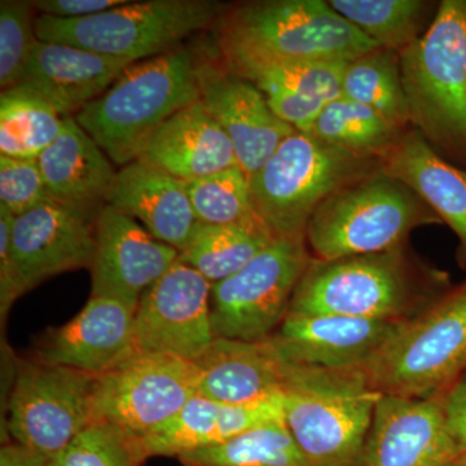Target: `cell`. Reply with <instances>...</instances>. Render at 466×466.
<instances>
[{
  "label": "cell",
  "instance_id": "cell-1",
  "mask_svg": "<svg viewBox=\"0 0 466 466\" xmlns=\"http://www.w3.org/2000/svg\"><path fill=\"white\" fill-rule=\"evenodd\" d=\"M198 56L182 47L126 67L101 96L75 116L110 161H137L156 131L179 110L200 101Z\"/></svg>",
  "mask_w": 466,
  "mask_h": 466
},
{
  "label": "cell",
  "instance_id": "cell-2",
  "mask_svg": "<svg viewBox=\"0 0 466 466\" xmlns=\"http://www.w3.org/2000/svg\"><path fill=\"white\" fill-rule=\"evenodd\" d=\"M280 391L285 425L309 465L358 466L383 395L363 368L325 370L287 361Z\"/></svg>",
  "mask_w": 466,
  "mask_h": 466
},
{
  "label": "cell",
  "instance_id": "cell-3",
  "mask_svg": "<svg viewBox=\"0 0 466 466\" xmlns=\"http://www.w3.org/2000/svg\"><path fill=\"white\" fill-rule=\"evenodd\" d=\"M410 124L441 156L466 165V0H444L400 52Z\"/></svg>",
  "mask_w": 466,
  "mask_h": 466
},
{
  "label": "cell",
  "instance_id": "cell-4",
  "mask_svg": "<svg viewBox=\"0 0 466 466\" xmlns=\"http://www.w3.org/2000/svg\"><path fill=\"white\" fill-rule=\"evenodd\" d=\"M222 56L349 63L379 46L323 0H260L225 8Z\"/></svg>",
  "mask_w": 466,
  "mask_h": 466
},
{
  "label": "cell",
  "instance_id": "cell-5",
  "mask_svg": "<svg viewBox=\"0 0 466 466\" xmlns=\"http://www.w3.org/2000/svg\"><path fill=\"white\" fill-rule=\"evenodd\" d=\"M379 168L377 158L352 155L296 131L250 177L251 195L274 238L306 240L309 220L321 204Z\"/></svg>",
  "mask_w": 466,
  "mask_h": 466
},
{
  "label": "cell",
  "instance_id": "cell-6",
  "mask_svg": "<svg viewBox=\"0 0 466 466\" xmlns=\"http://www.w3.org/2000/svg\"><path fill=\"white\" fill-rule=\"evenodd\" d=\"M441 223L410 187L381 168L334 193L306 229L312 258L333 260L403 248L422 225Z\"/></svg>",
  "mask_w": 466,
  "mask_h": 466
},
{
  "label": "cell",
  "instance_id": "cell-7",
  "mask_svg": "<svg viewBox=\"0 0 466 466\" xmlns=\"http://www.w3.org/2000/svg\"><path fill=\"white\" fill-rule=\"evenodd\" d=\"M225 8L211 0H130L75 20L39 15L34 26L38 41L139 63L182 47L184 39L217 25Z\"/></svg>",
  "mask_w": 466,
  "mask_h": 466
},
{
  "label": "cell",
  "instance_id": "cell-8",
  "mask_svg": "<svg viewBox=\"0 0 466 466\" xmlns=\"http://www.w3.org/2000/svg\"><path fill=\"white\" fill-rule=\"evenodd\" d=\"M385 395L429 400L466 372V283L434 299L363 367Z\"/></svg>",
  "mask_w": 466,
  "mask_h": 466
},
{
  "label": "cell",
  "instance_id": "cell-9",
  "mask_svg": "<svg viewBox=\"0 0 466 466\" xmlns=\"http://www.w3.org/2000/svg\"><path fill=\"white\" fill-rule=\"evenodd\" d=\"M421 296L419 276L403 248L333 260L312 258L288 314L407 320Z\"/></svg>",
  "mask_w": 466,
  "mask_h": 466
},
{
  "label": "cell",
  "instance_id": "cell-10",
  "mask_svg": "<svg viewBox=\"0 0 466 466\" xmlns=\"http://www.w3.org/2000/svg\"><path fill=\"white\" fill-rule=\"evenodd\" d=\"M198 370L167 354H131L97 375L91 424H104L137 441L167 424L198 394Z\"/></svg>",
  "mask_w": 466,
  "mask_h": 466
},
{
  "label": "cell",
  "instance_id": "cell-11",
  "mask_svg": "<svg viewBox=\"0 0 466 466\" xmlns=\"http://www.w3.org/2000/svg\"><path fill=\"white\" fill-rule=\"evenodd\" d=\"M311 260L306 240L276 238L240 271L211 285L214 337L262 341L274 336Z\"/></svg>",
  "mask_w": 466,
  "mask_h": 466
},
{
  "label": "cell",
  "instance_id": "cell-12",
  "mask_svg": "<svg viewBox=\"0 0 466 466\" xmlns=\"http://www.w3.org/2000/svg\"><path fill=\"white\" fill-rule=\"evenodd\" d=\"M97 375L36 360L17 367L7 404L15 443L51 460L91 425Z\"/></svg>",
  "mask_w": 466,
  "mask_h": 466
},
{
  "label": "cell",
  "instance_id": "cell-13",
  "mask_svg": "<svg viewBox=\"0 0 466 466\" xmlns=\"http://www.w3.org/2000/svg\"><path fill=\"white\" fill-rule=\"evenodd\" d=\"M211 285L177 259L137 303L131 354H167L191 361L201 357L216 339Z\"/></svg>",
  "mask_w": 466,
  "mask_h": 466
},
{
  "label": "cell",
  "instance_id": "cell-14",
  "mask_svg": "<svg viewBox=\"0 0 466 466\" xmlns=\"http://www.w3.org/2000/svg\"><path fill=\"white\" fill-rule=\"evenodd\" d=\"M198 79L202 106L228 135L250 179L296 130L275 115L256 85L225 63L198 58Z\"/></svg>",
  "mask_w": 466,
  "mask_h": 466
},
{
  "label": "cell",
  "instance_id": "cell-15",
  "mask_svg": "<svg viewBox=\"0 0 466 466\" xmlns=\"http://www.w3.org/2000/svg\"><path fill=\"white\" fill-rule=\"evenodd\" d=\"M177 259L175 248L153 238L133 217L106 205L95 225L91 297L137 305Z\"/></svg>",
  "mask_w": 466,
  "mask_h": 466
},
{
  "label": "cell",
  "instance_id": "cell-16",
  "mask_svg": "<svg viewBox=\"0 0 466 466\" xmlns=\"http://www.w3.org/2000/svg\"><path fill=\"white\" fill-rule=\"evenodd\" d=\"M96 220L46 201L15 219L12 258L23 293L64 272L91 268Z\"/></svg>",
  "mask_w": 466,
  "mask_h": 466
},
{
  "label": "cell",
  "instance_id": "cell-17",
  "mask_svg": "<svg viewBox=\"0 0 466 466\" xmlns=\"http://www.w3.org/2000/svg\"><path fill=\"white\" fill-rule=\"evenodd\" d=\"M458 455L437 397L383 394L358 466H444Z\"/></svg>",
  "mask_w": 466,
  "mask_h": 466
},
{
  "label": "cell",
  "instance_id": "cell-18",
  "mask_svg": "<svg viewBox=\"0 0 466 466\" xmlns=\"http://www.w3.org/2000/svg\"><path fill=\"white\" fill-rule=\"evenodd\" d=\"M404 321L288 314L271 337L290 363L325 370H359L390 341Z\"/></svg>",
  "mask_w": 466,
  "mask_h": 466
},
{
  "label": "cell",
  "instance_id": "cell-19",
  "mask_svg": "<svg viewBox=\"0 0 466 466\" xmlns=\"http://www.w3.org/2000/svg\"><path fill=\"white\" fill-rule=\"evenodd\" d=\"M137 305L109 297H91L69 323L52 328L33 360L101 375L133 351Z\"/></svg>",
  "mask_w": 466,
  "mask_h": 466
},
{
  "label": "cell",
  "instance_id": "cell-20",
  "mask_svg": "<svg viewBox=\"0 0 466 466\" xmlns=\"http://www.w3.org/2000/svg\"><path fill=\"white\" fill-rule=\"evenodd\" d=\"M284 421L281 391L251 403L222 404L200 394L189 400L167 424L133 441L140 461L155 456H179L218 446L260 426Z\"/></svg>",
  "mask_w": 466,
  "mask_h": 466
},
{
  "label": "cell",
  "instance_id": "cell-21",
  "mask_svg": "<svg viewBox=\"0 0 466 466\" xmlns=\"http://www.w3.org/2000/svg\"><path fill=\"white\" fill-rule=\"evenodd\" d=\"M51 200L96 220L108 204L116 171L75 116H63V130L36 158Z\"/></svg>",
  "mask_w": 466,
  "mask_h": 466
},
{
  "label": "cell",
  "instance_id": "cell-22",
  "mask_svg": "<svg viewBox=\"0 0 466 466\" xmlns=\"http://www.w3.org/2000/svg\"><path fill=\"white\" fill-rule=\"evenodd\" d=\"M131 64L75 46L36 41L21 85L50 100L61 116H76Z\"/></svg>",
  "mask_w": 466,
  "mask_h": 466
},
{
  "label": "cell",
  "instance_id": "cell-23",
  "mask_svg": "<svg viewBox=\"0 0 466 466\" xmlns=\"http://www.w3.org/2000/svg\"><path fill=\"white\" fill-rule=\"evenodd\" d=\"M193 363L198 394L222 404H245L280 392L285 359L272 337L262 341L214 339Z\"/></svg>",
  "mask_w": 466,
  "mask_h": 466
},
{
  "label": "cell",
  "instance_id": "cell-24",
  "mask_svg": "<svg viewBox=\"0 0 466 466\" xmlns=\"http://www.w3.org/2000/svg\"><path fill=\"white\" fill-rule=\"evenodd\" d=\"M379 164L456 233L466 257V168L444 158L417 130L401 131L380 156Z\"/></svg>",
  "mask_w": 466,
  "mask_h": 466
},
{
  "label": "cell",
  "instance_id": "cell-25",
  "mask_svg": "<svg viewBox=\"0 0 466 466\" xmlns=\"http://www.w3.org/2000/svg\"><path fill=\"white\" fill-rule=\"evenodd\" d=\"M137 159L182 182L238 165L228 135L201 101L168 118L149 137Z\"/></svg>",
  "mask_w": 466,
  "mask_h": 466
},
{
  "label": "cell",
  "instance_id": "cell-26",
  "mask_svg": "<svg viewBox=\"0 0 466 466\" xmlns=\"http://www.w3.org/2000/svg\"><path fill=\"white\" fill-rule=\"evenodd\" d=\"M106 205L133 217L179 253L198 223L182 180L139 159L116 171Z\"/></svg>",
  "mask_w": 466,
  "mask_h": 466
},
{
  "label": "cell",
  "instance_id": "cell-27",
  "mask_svg": "<svg viewBox=\"0 0 466 466\" xmlns=\"http://www.w3.org/2000/svg\"><path fill=\"white\" fill-rule=\"evenodd\" d=\"M223 63L265 94L312 97L329 103L342 95V76L348 63L275 60L249 56H222Z\"/></svg>",
  "mask_w": 466,
  "mask_h": 466
},
{
  "label": "cell",
  "instance_id": "cell-28",
  "mask_svg": "<svg viewBox=\"0 0 466 466\" xmlns=\"http://www.w3.org/2000/svg\"><path fill=\"white\" fill-rule=\"evenodd\" d=\"M63 130V116L33 88L15 86L0 94V155L36 159Z\"/></svg>",
  "mask_w": 466,
  "mask_h": 466
},
{
  "label": "cell",
  "instance_id": "cell-29",
  "mask_svg": "<svg viewBox=\"0 0 466 466\" xmlns=\"http://www.w3.org/2000/svg\"><path fill=\"white\" fill-rule=\"evenodd\" d=\"M341 96L375 110L395 130L403 131L410 124L397 51L377 48L349 61Z\"/></svg>",
  "mask_w": 466,
  "mask_h": 466
},
{
  "label": "cell",
  "instance_id": "cell-30",
  "mask_svg": "<svg viewBox=\"0 0 466 466\" xmlns=\"http://www.w3.org/2000/svg\"><path fill=\"white\" fill-rule=\"evenodd\" d=\"M183 184L198 223L238 227L274 238L254 205L249 177L238 165Z\"/></svg>",
  "mask_w": 466,
  "mask_h": 466
},
{
  "label": "cell",
  "instance_id": "cell-31",
  "mask_svg": "<svg viewBox=\"0 0 466 466\" xmlns=\"http://www.w3.org/2000/svg\"><path fill=\"white\" fill-rule=\"evenodd\" d=\"M400 133L375 110L339 96L324 106L309 134L352 155L379 159Z\"/></svg>",
  "mask_w": 466,
  "mask_h": 466
},
{
  "label": "cell",
  "instance_id": "cell-32",
  "mask_svg": "<svg viewBox=\"0 0 466 466\" xmlns=\"http://www.w3.org/2000/svg\"><path fill=\"white\" fill-rule=\"evenodd\" d=\"M274 240L238 227L198 223L179 260L216 284L240 271Z\"/></svg>",
  "mask_w": 466,
  "mask_h": 466
},
{
  "label": "cell",
  "instance_id": "cell-33",
  "mask_svg": "<svg viewBox=\"0 0 466 466\" xmlns=\"http://www.w3.org/2000/svg\"><path fill=\"white\" fill-rule=\"evenodd\" d=\"M183 466H311L285 421L260 426L218 444L179 456Z\"/></svg>",
  "mask_w": 466,
  "mask_h": 466
},
{
  "label": "cell",
  "instance_id": "cell-34",
  "mask_svg": "<svg viewBox=\"0 0 466 466\" xmlns=\"http://www.w3.org/2000/svg\"><path fill=\"white\" fill-rule=\"evenodd\" d=\"M330 7L379 47L400 54L419 38L429 3L420 0H330Z\"/></svg>",
  "mask_w": 466,
  "mask_h": 466
},
{
  "label": "cell",
  "instance_id": "cell-35",
  "mask_svg": "<svg viewBox=\"0 0 466 466\" xmlns=\"http://www.w3.org/2000/svg\"><path fill=\"white\" fill-rule=\"evenodd\" d=\"M32 2H0V87L2 91L23 84L35 45V17Z\"/></svg>",
  "mask_w": 466,
  "mask_h": 466
},
{
  "label": "cell",
  "instance_id": "cell-36",
  "mask_svg": "<svg viewBox=\"0 0 466 466\" xmlns=\"http://www.w3.org/2000/svg\"><path fill=\"white\" fill-rule=\"evenodd\" d=\"M133 441L116 429L91 424L63 452L52 459L50 466H140Z\"/></svg>",
  "mask_w": 466,
  "mask_h": 466
},
{
  "label": "cell",
  "instance_id": "cell-37",
  "mask_svg": "<svg viewBox=\"0 0 466 466\" xmlns=\"http://www.w3.org/2000/svg\"><path fill=\"white\" fill-rule=\"evenodd\" d=\"M48 200L36 159L0 155V207L17 218Z\"/></svg>",
  "mask_w": 466,
  "mask_h": 466
},
{
  "label": "cell",
  "instance_id": "cell-38",
  "mask_svg": "<svg viewBox=\"0 0 466 466\" xmlns=\"http://www.w3.org/2000/svg\"><path fill=\"white\" fill-rule=\"evenodd\" d=\"M15 219L7 208L0 207V318H7L9 309L23 296L20 279L12 258V232Z\"/></svg>",
  "mask_w": 466,
  "mask_h": 466
},
{
  "label": "cell",
  "instance_id": "cell-39",
  "mask_svg": "<svg viewBox=\"0 0 466 466\" xmlns=\"http://www.w3.org/2000/svg\"><path fill=\"white\" fill-rule=\"evenodd\" d=\"M437 398L451 438L460 453L466 452V372Z\"/></svg>",
  "mask_w": 466,
  "mask_h": 466
},
{
  "label": "cell",
  "instance_id": "cell-40",
  "mask_svg": "<svg viewBox=\"0 0 466 466\" xmlns=\"http://www.w3.org/2000/svg\"><path fill=\"white\" fill-rule=\"evenodd\" d=\"M128 2L130 0H38L32 5L41 15L75 20L103 14Z\"/></svg>",
  "mask_w": 466,
  "mask_h": 466
},
{
  "label": "cell",
  "instance_id": "cell-41",
  "mask_svg": "<svg viewBox=\"0 0 466 466\" xmlns=\"http://www.w3.org/2000/svg\"><path fill=\"white\" fill-rule=\"evenodd\" d=\"M0 466H50V460L12 441L0 450Z\"/></svg>",
  "mask_w": 466,
  "mask_h": 466
},
{
  "label": "cell",
  "instance_id": "cell-42",
  "mask_svg": "<svg viewBox=\"0 0 466 466\" xmlns=\"http://www.w3.org/2000/svg\"><path fill=\"white\" fill-rule=\"evenodd\" d=\"M444 466H466V452L460 453L455 459L451 460L449 464Z\"/></svg>",
  "mask_w": 466,
  "mask_h": 466
}]
</instances>
